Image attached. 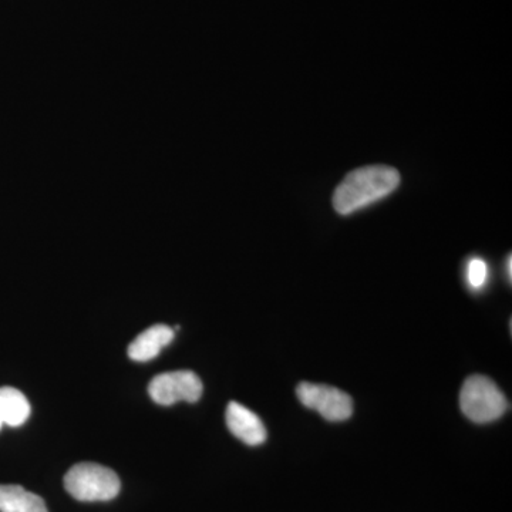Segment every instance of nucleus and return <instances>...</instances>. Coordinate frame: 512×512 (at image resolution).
<instances>
[{
  "instance_id": "obj_1",
  "label": "nucleus",
  "mask_w": 512,
  "mask_h": 512,
  "mask_svg": "<svg viewBox=\"0 0 512 512\" xmlns=\"http://www.w3.org/2000/svg\"><path fill=\"white\" fill-rule=\"evenodd\" d=\"M400 174L387 165L357 168L336 188L332 204L340 215H350L392 194L400 185Z\"/></svg>"
},
{
  "instance_id": "obj_2",
  "label": "nucleus",
  "mask_w": 512,
  "mask_h": 512,
  "mask_svg": "<svg viewBox=\"0 0 512 512\" xmlns=\"http://www.w3.org/2000/svg\"><path fill=\"white\" fill-rule=\"evenodd\" d=\"M67 493L84 503L110 501L120 493V478L110 468L94 463L76 464L64 477Z\"/></svg>"
},
{
  "instance_id": "obj_3",
  "label": "nucleus",
  "mask_w": 512,
  "mask_h": 512,
  "mask_svg": "<svg viewBox=\"0 0 512 512\" xmlns=\"http://www.w3.org/2000/svg\"><path fill=\"white\" fill-rule=\"evenodd\" d=\"M460 407L468 420L485 424L501 419L507 412L508 403L490 377L474 375L463 384Z\"/></svg>"
},
{
  "instance_id": "obj_4",
  "label": "nucleus",
  "mask_w": 512,
  "mask_h": 512,
  "mask_svg": "<svg viewBox=\"0 0 512 512\" xmlns=\"http://www.w3.org/2000/svg\"><path fill=\"white\" fill-rule=\"evenodd\" d=\"M296 396L303 406L315 410L328 421H345L352 417V397L336 387L301 383L296 389Z\"/></svg>"
},
{
  "instance_id": "obj_5",
  "label": "nucleus",
  "mask_w": 512,
  "mask_h": 512,
  "mask_svg": "<svg viewBox=\"0 0 512 512\" xmlns=\"http://www.w3.org/2000/svg\"><path fill=\"white\" fill-rule=\"evenodd\" d=\"M200 377L190 370L163 373L148 384V394L161 406H173L178 402L197 403L202 396Z\"/></svg>"
},
{
  "instance_id": "obj_6",
  "label": "nucleus",
  "mask_w": 512,
  "mask_h": 512,
  "mask_svg": "<svg viewBox=\"0 0 512 512\" xmlns=\"http://www.w3.org/2000/svg\"><path fill=\"white\" fill-rule=\"evenodd\" d=\"M227 426L237 439L248 446H261L266 441L268 433L262 420L247 407L237 402H231L227 407Z\"/></svg>"
},
{
  "instance_id": "obj_7",
  "label": "nucleus",
  "mask_w": 512,
  "mask_h": 512,
  "mask_svg": "<svg viewBox=\"0 0 512 512\" xmlns=\"http://www.w3.org/2000/svg\"><path fill=\"white\" fill-rule=\"evenodd\" d=\"M174 329L167 325H154L138 335L128 346V357L134 362H150L160 355L165 346L174 340Z\"/></svg>"
},
{
  "instance_id": "obj_8",
  "label": "nucleus",
  "mask_w": 512,
  "mask_h": 512,
  "mask_svg": "<svg viewBox=\"0 0 512 512\" xmlns=\"http://www.w3.org/2000/svg\"><path fill=\"white\" fill-rule=\"evenodd\" d=\"M30 416V404L25 394L15 387H0V429L3 424L20 427Z\"/></svg>"
},
{
  "instance_id": "obj_9",
  "label": "nucleus",
  "mask_w": 512,
  "mask_h": 512,
  "mask_svg": "<svg viewBox=\"0 0 512 512\" xmlns=\"http://www.w3.org/2000/svg\"><path fill=\"white\" fill-rule=\"evenodd\" d=\"M0 512H47L45 501L20 485L0 484Z\"/></svg>"
},
{
  "instance_id": "obj_10",
  "label": "nucleus",
  "mask_w": 512,
  "mask_h": 512,
  "mask_svg": "<svg viewBox=\"0 0 512 512\" xmlns=\"http://www.w3.org/2000/svg\"><path fill=\"white\" fill-rule=\"evenodd\" d=\"M466 276L468 285L473 291H480L487 284L488 266L481 258H473L468 261Z\"/></svg>"
},
{
  "instance_id": "obj_11",
  "label": "nucleus",
  "mask_w": 512,
  "mask_h": 512,
  "mask_svg": "<svg viewBox=\"0 0 512 512\" xmlns=\"http://www.w3.org/2000/svg\"><path fill=\"white\" fill-rule=\"evenodd\" d=\"M511 256L508 258V278H510L511 281Z\"/></svg>"
}]
</instances>
